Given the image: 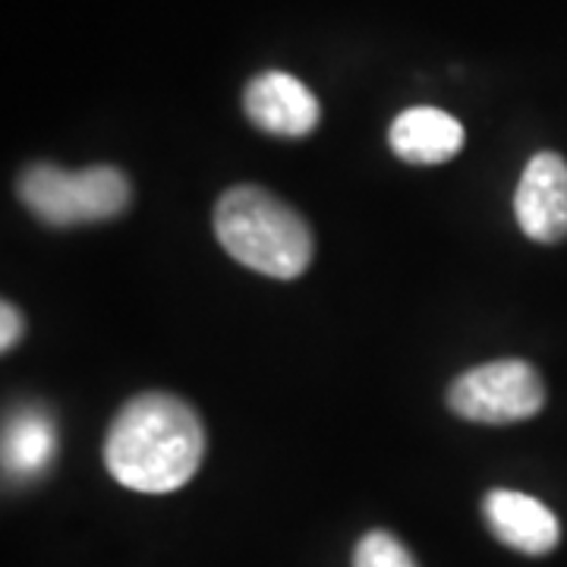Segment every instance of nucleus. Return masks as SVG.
I'll return each mask as SVG.
<instances>
[{
    "label": "nucleus",
    "mask_w": 567,
    "mask_h": 567,
    "mask_svg": "<svg viewBox=\"0 0 567 567\" xmlns=\"http://www.w3.org/2000/svg\"><path fill=\"white\" fill-rule=\"evenodd\" d=\"M205 457V425L193 406L148 391L121 406L104 439L107 473L133 492L167 495L183 488Z\"/></svg>",
    "instance_id": "f257e3e1"
},
{
    "label": "nucleus",
    "mask_w": 567,
    "mask_h": 567,
    "mask_svg": "<svg viewBox=\"0 0 567 567\" xmlns=\"http://www.w3.org/2000/svg\"><path fill=\"white\" fill-rule=\"evenodd\" d=\"M215 237L230 259L265 278H300L316 252L306 218L262 186H234L215 205Z\"/></svg>",
    "instance_id": "f03ea898"
},
{
    "label": "nucleus",
    "mask_w": 567,
    "mask_h": 567,
    "mask_svg": "<svg viewBox=\"0 0 567 567\" xmlns=\"http://www.w3.org/2000/svg\"><path fill=\"white\" fill-rule=\"evenodd\" d=\"M22 205L48 227H76V224L111 221L126 212L133 186L117 167H85L61 171L54 164H32L17 183Z\"/></svg>",
    "instance_id": "7ed1b4c3"
},
{
    "label": "nucleus",
    "mask_w": 567,
    "mask_h": 567,
    "mask_svg": "<svg viewBox=\"0 0 567 567\" xmlns=\"http://www.w3.org/2000/svg\"><path fill=\"white\" fill-rule=\"evenodd\" d=\"M447 406L470 423H524L546 406V382L524 360H495L461 372L447 388Z\"/></svg>",
    "instance_id": "20e7f679"
},
{
    "label": "nucleus",
    "mask_w": 567,
    "mask_h": 567,
    "mask_svg": "<svg viewBox=\"0 0 567 567\" xmlns=\"http://www.w3.org/2000/svg\"><path fill=\"white\" fill-rule=\"evenodd\" d=\"M514 218L536 244L567 237V162L558 152H539L524 167L514 193Z\"/></svg>",
    "instance_id": "39448f33"
},
{
    "label": "nucleus",
    "mask_w": 567,
    "mask_h": 567,
    "mask_svg": "<svg viewBox=\"0 0 567 567\" xmlns=\"http://www.w3.org/2000/svg\"><path fill=\"white\" fill-rule=\"evenodd\" d=\"M244 111L262 133L284 140L309 136L322 117L319 99L309 92V85L284 70H265L256 80H249L244 92Z\"/></svg>",
    "instance_id": "423d86ee"
},
{
    "label": "nucleus",
    "mask_w": 567,
    "mask_h": 567,
    "mask_svg": "<svg viewBox=\"0 0 567 567\" xmlns=\"http://www.w3.org/2000/svg\"><path fill=\"white\" fill-rule=\"evenodd\" d=\"M483 517L502 546L524 555H548L561 543L558 517L539 498L514 488H492L483 498Z\"/></svg>",
    "instance_id": "0eeeda50"
},
{
    "label": "nucleus",
    "mask_w": 567,
    "mask_h": 567,
    "mask_svg": "<svg viewBox=\"0 0 567 567\" xmlns=\"http://www.w3.org/2000/svg\"><path fill=\"white\" fill-rule=\"evenodd\" d=\"M58 423L41 404L17 406L3 425V476L10 486L41 480L58 457Z\"/></svg>",
    "instance_id": "6e6552de"
},
{
    "label": "nucleus",
    "mask_w": 567,
    "mask_h": 567,
    "mask_svg": "<svg viewBox=\"0 0 567 567\" xmlns=\"http://www.w3.org/2000/svg\"><path fill=\"white\" fill-rule=\"evenodd\" d=\"M388 145L406 164H445L464 148V126L439 107H410L391 123Z\"/></svg>",
    "instance_id": "1a4fd4ad"
},
{
    "label": "nucleus",
    "mask_w": 567,
    "mask_h": 567,
    "mask_svg": "<svg viewBox=\"0 0 567 567\" xmlns=\"http://www.w3.org/2000/svg\"><path fill=\"white\" fill-rule=\"evenodd\" d=\"M353 567H420L406 546L388 529H369L353 548Z\"/></svg>",
    "instance_id": "9d476101"
},
{
    "label": "nucleus",
    "mask_w": 567,
    "mask_h": 567,
    "mask_svg": "<svg viewBox=\"0 0 567 567\" xmlns=\"http://www.w3.org/2000/svg\"><path fill=\"white\" fill-rule=\"evenodd\" d=\"M0 347L3 350H13L17 341L22 338V316L20 309L13 303H3L0 306Z\"/></svg>",
    "instance_id": "9b49d317"
}]
</instances>
